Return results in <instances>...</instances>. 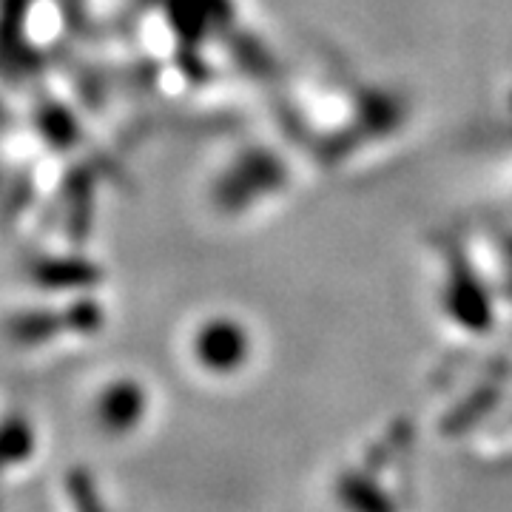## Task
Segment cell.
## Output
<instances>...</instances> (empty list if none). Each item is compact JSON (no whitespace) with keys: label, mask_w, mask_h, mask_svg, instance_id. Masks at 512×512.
I'll return each mask as SVG.
<instances>
[{"label":"cell","mask_w":512,"mask_h":512,"mask_svg":"<svg viewBox=\"0 0 512 512\" xmlns=\"http://www.w3.org/2000/svg\"><path fill=\"white\" fill-rule=\"evenodd\" d=\"M3 495H9V487H6V478H3V470H0V501H3Z\"/></svg>","instance_id":"6da1fadb"}]
</instances>
